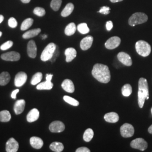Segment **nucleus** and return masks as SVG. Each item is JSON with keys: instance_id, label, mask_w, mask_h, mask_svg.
Returning a JSON list of instances; mask_svg holds the SVG:
<instances>
[{"instance_id": "obj_1", "label": "nucleus", "mask_w": 152, "mask_h": 152, "mask_svg": "<svg viewBox=\"0 0 152 152\" xmlns=\"http://www.w3.org/2000/svg\"><path fill=\"white\" fill-rule=\"evenodd\" d=\"M92 75L97 81L107 83L110 81V73L107 65L95 64L92 69Z\"/></svg>"}, {"instance_id": "obj_2", "label": "nucleus", "mask_w": 152, "mask_h": 152, "mask_svg": "<svg viewBox=\"0 0 152 152\" xmlns=\"http://www.w3.org/2000/svg\"><path fill=\"white\" fill-rule=\"evenodd\" d=\"M138 104L139 107L142 108L144 105L145 100L149 95V87L147 80L143 77H141L139 80L138 84Z\"/></svg>"}, {"instance_id": "obj_3", "label": "nucleus", "mask_w": 152, "mask_h": 152, "mask_svg": "<svg viewBox=\"0 0 152 152\" xmlns=\"http://www.w3.org/2000/svg\"><path fill=\"white\" fill-rule=\"evenodd\" d=\"M135 49L137 54L143 57H147L151 53V45L146 41L142 40L136 42Z\"/></svg>"}, {"instance_id": "obj_4", "label": "nucleus", "mask_w": 152, "mask_h": 152, "mask_svg": "<svg viewBox=\"0 0 152 152\" xmlns=\"http://www.w3.org/2000/svg\"><path fill=\"white\" fill-rule=\"evenodd\" d=\"M148 16L142 12H135L133 14L129 19V25L134 27L136 25L143 24L147 22Z\"/></svg>"}, {"instance_id": "obj_5", "label": "nucleus", "mask_w": 152, "mask_h": 152, "mask_svg": "<svg viewBox=\"0 0 152 152\" xmlns=\"http://www.w3.org/2000/svg\"><path fill=\"white\" fill-rule=\"evenodd\" d=\"M56 49V45L54 43H50L45 48L41 55V59L43 61H46L53 58Z\"/></svg>"}, {"instance_id": "obj_6", "label": "nucleus", "mask_w": 152, "mask_h": 152, "mask_svg": "<svg viewBox=\"0 0 152 152\" xmlns=\"http://www.w3.org/2000/svg\"><path fill=\"white\" fill-rule=\"evenodd\" d=\"M134 128L133 126L126 123L120 128V132L121 136L124 137H130L134 134Z\"/></svg>"}, {"instance_id": "obj_7", "label": "nucleus", "mask_w": 152, "mask_h": 152, "mask_svg": "<svg viewBox=\"0 0 152 152\" xmlns=\"http://www.w3.org/2000/svg\"><path fill=\"white\" fill-rule=\"evenodd\" d=\"M130 145L132 148L144 151L148 148V143L142 138H137L131 142Z\"/></svg>"}, {"instance_id": "obj_8", "label": "nucleus", "mask_w": 152, "mask_h": 152, "mask_svg": "<svg viewBox=\"0 0 152 152\" xmlns=\"http://www.w3.org/2000/svg\"><path fill=\"white\" fill-rule=\"evenodd\" d=\"M53 77V75L51 74H47L46 77V81L41 82L39 83L37 86V89L39 90H50L52 89L53 87V83L51 82V80Z\"/></svg>"}, {"instance_id": "obj_9", "label": "nucleus", "mask_w": 152, "mask_h": 152, "mask_svg": "<svg viewBox=\"0 0 152 152\" xmlns=\"http://www.w3.org/2000/svg\"><path fill=\"white\" fill-rule=\"evenodd\" d=\"M49 130L51 132L59 133L65 130V125L59 121H55L50 124Z\"/></svg>"}, {"instance_id": "obj_10", "label": "nucleus", "mask_w": 152, "mask_h": 152, "mask_svg": "<svg viewBox=\"0 0 152 152\" xmlns=\"http://www.w3.org/2000/svg\"><path fill=\"white\" fill-rule=\"evenodd\" d=\"M121 38L117 36L112 37L106 41L105 46L109 50H113L115 49L120 46L121 44Z\"/></svg>"}, {"instance_id": "obj_11", "label": "nucleus", "mask_w": 152, "mask_h": 152, "mask_svg": "<svg viewBox=\"0 0 152 152\" xmlns=\"http://www.w3.org/2000/svg\"><path fill=\"white\" fill-rule=\"evenodd\" d=\"M1 58L5 61H16L20 59V55L19 53L15 51H11L1 55Z\"/></svg>"}, {"instance_id": "obj_12", "label": "nucleus", "mask_w": 152, "mask_h": 152, "mask_svg": "<svg viewBox=\"0 0 152 152\" xmlns=\"http://www.w3.org/2000/svg\"><path fill=\"white\" fill-rule=\"evenodd\" d=\"M27 80V75L24 72L18 73L15 77L14 84L16 87H21Z\"/></svg>"}, {"instance_id": "obj_13", "label": "nucleus", "mask_w": 152, "mask_h": 152, "mask_svg": "<svg viewBox=\"0 0 152 152\" xmlns=\"http://www.w3.org/2000/svg\"><path fill=\"white\" fill-rule=\"evenodd\" d=\"M19 149V143L16 140L11 137L6 142V151L7 152H18Z\"/></svg>"}, {"instance_id": "obj_14", "label": "nucleus", "mask_w": 152, "mask_h": 152, "mask_svg": "<svg viewBox=\"0 0 152 152\" xmlns=\"http://www.w3.org/2000/svg\"><path fill=\"white\" fill-rule=\"evenodd\" d=\"M117 58L121 63L126 66H131L132 64V61L130 56L124 52H120L117 55Z\"/></svg>"}, {"instance_id": "obj_15", "label": "nucleus", "mask_w": 152, "mask_h": 152, "mask_svg": "<svg viewBox=\"0 0 152 152\" xmlns=\"http://www.w3.org/2000/svg\"><path fill=\"white\" fill-rule=\"evenodd\" d=\"M37 46L33 40L29 41L27 45V54L31 58H35L37 56Z\"/></svg>"}, {"instance_id": "obj_16", "label": "nucleus", "mask_w": 152, "mask_h": 152, "mask_svg": "<svg viewBox=\"0 0 152 152\" xmlns=\"http://www.w3.org/2000/svg\"><path fill=\"white\" fill-rule=\"evenodd\" d=\"M94 38L91 36H88L83 38L80 43V47L82 50H87L92 46Z\"/></svg>"}, {"instance_id": "obj_17", "label": "nucleus", "mask_w": 152, "mask_h": 152, "mask_svg": "<svg viewBox=\"0 0 152 152\" xmlns=\"http://www.w3.org/2000/svg\"><path fill=\"white\" fill-rule=\"evenodd\" d=\"M26 107V101L23 99L17 100L14 106V110L15 114H20L24 111Z\"/></svg>"}, {"instance_id": "obj_18", "label": "nucleus", "mask_w": 152, "mask_h": 152, "mask_svg": "<svg viewBox=\"0 0 152 152\" xmlns=\"http://www.w3.org/2000/svg\"><path fill=\"white\" fill-rule=\"evenodd\" d=\"M61 87L65 91L69 93H73L75 91V86L73 82L71 80L66 79L61 83Z\"/></svg>"}, {"instance_id": "obj_19", "label": "nucleus", "mask_w": 152, "mask_h": 152, "mask_svg": "<svg viewBox=\"0 0 152 152\" xmlns=\"http://www.w3.org/2000/svg\"><path fill=\"white\" fill-rule=\"evenodd\" d=\"M30 144L31 146L36 149H39L44 145V141L37 136H33L30 139Z\"/></svg>"}, {"instance_id": "obj_20", "label": "nucleus", "mask_w": 152, "mask_h": 152, "mask_svg": "<svg viewBox=\"0 0 152 152\" xmlns=\"http://www.w3.org/2000/svg\"><path fill=\"white\" fill-rule=\"evenodd\" d=\"M39 116V112L38 109L36 108H33L31 109L29 112L28 113L27 116V120L29 123L35 122L38 120Z\"/></svg>"}, {"instance_id": "obj_21", "label": "nucleus", "mask_w": 152, "mask_h": 152, "mask_svg": "<svg viewBox=\"0 0 152 152\" xmlns=\"http://www.w3.org/2000/svg\"><path fill=\"white\" fill-rule=\"evenodd\" d=\"M104 118L107 122L116 123L119 121V115L115 112H110L105 114Z\"/></svg>"}, {"instance_id": "obj_22", "label": "nucleus", "mask_w": 152, "mask_h": 152, "mask_svg": "<svg viewBox=\"0 0 152 152\" xmlns=\"http://www.w3.org/2000/svg\"><path fill=\"white\" fill-rule=\"evenodd\" d=\"M65 55L66 56V61L67 63H69L72 61L76 58L77 56V51L74 48H69L65 50Z\"/></svg>"}, {"instance_id": "obj_23", "label": "nucleus", "mask_w": 152, "mask_h": 152, "mask_svg": "<svg viewBox=\"0 0 152 152\" xmlns=\"http://www.w3.org/2000/svg\"><path fill=\"white\" fill-rule=\"evenodd\" d=\"M10 81V75L7 72H3L0 74V85L5 86Z\"/></svg>"}, {"instance_id": "obj_24", "label": "nucleus", "mask_w": 152, "mask_h": 152, "mask_svg": "<svg viewBox=\"0 0 152 152\" xmlns=\"http://www.w3.org/2000/svg\"><path fill=\"white\" fill-rule=\"evenodd\" d=\"M41 29L40 28H36L30 30L24 33L23 34V38L24 39H28V38H32L36 36H37L39 33L41 32Z\"/></svg>"}, {"instance_id": "obj_25", "label": "nucleus", "mask_w": 152, "mask_h": 152, "mask_svg": "<svg viewBox=\"0 0 152 152\" xmlns=\"http://www.w3.org/2000/svg\"><path fill=\"white\" fill-rule=\"evenodd\" d=\"M64 145L63 144L58 141H55L52 142L50 145V149L53 152H61L64 150Z\"/></svg>"}, {"instance_id": "obj_26", "label": "nucleus", "mask_w": 152, "mask_h": 152, "mask_svg": "<svg viewBox=\"0 0 152 152\" xmlns=\"http://www.w3.org/2000/svg\"><path fill=\"white\" fill-rule=\"evenodd\" d=\"M74 5L72 3H68L65 6L64 9L61 11V15L63 17H67L70 15L74 10Z\"/></svg>"}, {"instance_id": "obj_27", "label": "nucleus", "mask_w": 152, "mask_h": 152, "mask_svg": "<svg viewBox=\"0 0 152 152\" xmlns=\"http://www.w3.org/2000/svg\"><path fill=\"white\" fill-rule=\"evenodd\" d=\"M76 24L74 23H71L65 27L64 32L66 36H71L76 32Z\"/></svg>"}, {"instance_id": "obj_28", "label": "nucleus", "mask_w": 152, "mask_h": 152, "mask_svg": "<svg viewBox=\"0 0 152 152\" xmlns=\"http://www.w3.org/2000/svg\"><path fill=\"white\" fill-rule=\"evenodd\" d=\"M11 118V114L8 110H5L0 112V122H7L10 121Z\"/></svg>"}, {"instance_id": "obj_29", "label": "nucleus", "mask_w": 152, "mask_h": 152, "mask_svg": "<svg viewBox=\"0 0 152 152\" xmlns=\"http://www.w3.org/2000/svg\"><path fill=\"white\" fill-rule=\"evenodd\" d=\"M42 79V73L41 72H37L33 76L31 83L32 85H36L39 83Z\"/></svg>"}, {"instance_id": "obj_30", "label": "nucleus", "mask_w": 152, "mask_h": 152, "mask_svg": "<svg viewBox=\"0 0 152 152\" xmlns=\"http://www.w3.org/2000/svg\"><path fill=\"white\" fill-rule=\"evenodd\" d=\"M94 137V131L91 129H88L83 134V140L86 142L91 141Z\"/></svg>"}, {"instance_id": "obj_31", "label": "nucleus", "mask_w": 152, "mask_h": 152, "mask_svg": "<svg viewBox=\"0 0 152 152\" xmlns=\"http://www.w3.org/2000/svg\"><path fill=\"white\" fill-rule=\"evenodd\" d=\"M33 23V19L32 18H28L27 19L24 20L21 25L20 29L22 31H26L29 28L31 27L32 26Z\"/></svg>"}, {"instance_id": "obj_32", "label": "nucleus", "mask_w": 152, "mask_h": 152, "mask_svg": "<svg viewBox=\"0 0 152 152\" xmlns=\"http://www.w3.org/2000/svg\"><path fill=\"white\" fill-rule=\"evenodd\" d=\"M132 89L130 84H126L122 88V94L124 96L126 97L129 96L132 94Z\"/></svg>"}, {"instance_id": "obj_33", "label": "nucleus", "mask_w": 152, "mask_h": 152, "mask_svg": "<svg viewBox=\"0 0 152 152\" xmlns=\"http://www.w3.org/2000/svg\"><path fill=\"white\" fill-rule=\"evenodd\" d=\"M77 30L81 34H87L90 32V29L88 27L86 23H81L77 26Z\"/></svg>"}, {"instance_id": "obj_34", "label": "nucleus", "mask_w": 152, "mask_h": 152, "mask_svg": "<svg viewBox=\"0 0 152 152\" xmlns=\"http://www.w3.org/2000/svg\"><path fill=\"white\" fill-rule=\"evenodd\" d=\"M63 99L65 101L66 103H67L73 106H78L79 105V102L76 100L74 98H72L70 97L69 96H67V95H65L63 97Z\"/></svg>"}, {"instance_id": "obj_35", "label": "nucleus", "mask_w": 152, "mask_h": 152, "mask_svg": "<svg viewBox=\"0 0 152 152\" xmlns=\"http://www.w3.org/2000/svg\"><path fill=\"white\" fill-rule=\"evenodd\" d=\"M62 3V0H52L50 4V6L52 9L56 11L59 10Z\"/></svg>"}, {"instance_id": "obj_36", "label": "nucleus", "mask_w": 152, "mask_h": 152, "mask_svg": "<svg viewBox=\"0 0 152 152\" xmlns=\"http://www.w3.org/2000/svg\"><path fill=\"white\" fill-rule=\"evenodd\" d=\"M33 13L38 16H43L45 15L46 11L45 10L44 8L37 7L34 8L33 10Z\"/></svg>"}, {"instance_id": "obj_37", "label": "nucleus", "mask_w": 152, "mask_h": 152, "mask_svg": "<svg viewBox=\"0 0 152 152\" xmlns=\"http://www.w3.org/2000/svg\"><path fill=\"white\" fill-rule=\"evenodd\" d=\"M12 45H13V42L11 41H8L6 42L5 43L2 44L0 46V49L1 50L5 51L7 49H10L12 46Z\"/></svg>"}, {"instance_id": "obj_38", "label": "nucleus", "mask_w": 152, "mask_h": 152, "mask_svg": "<svg viewBox=\"0 0 152 152\" xmlns=\"http://www.w3.org/2000/svg\"><path fill=\"white\" fill-rule=\"evenodd\" d=\"M9 26L12 28H15L18 26V22L14 18H10L8 20Z\"/></svg>"}, {"instance_id": "obj_39", "label": "nucleus", "mask_w": 152, "mask_h": 152, "mask_svg": "<svg viewBox=\"0 0 152 152\" xmlns=\"http://www.w3.org/2000/svg\"><path fill=\"white\" fill-rule=\"evenodd\" d=\"M110 10V9L109 7H108V6H103L102 7L100 8L99 11H98V12H99V13L104 14V15H107V14H109Z\"/></svg>"}, {"instance_id": "obj_40", "label": "nucleus", "mask_w": 152, "mask_h": 152, "mask_svg": "<svg viewBox=\"0 0 152 152\" xmlns=\"http://www.w3.org/2000/svg\"><path fill=\"white\" fill-rule=\"evenodd\" d=\"M76 152H90V150L87 147H81L78 148L76 151Z\"/></svg>"}, {"instance_id": "obj_41", "label": "nucleus", "mask_w": 152, "mask_h": 152, "mask_svg": "<svg viewBox=\"0 0 152 152\" xmlns=\"http://www.w3.org/2000/svg\"><path fill=\"white\" fill-rule=\"evenodd\" d=\"M113 24L112 21H108L106 23V28L107 29V31H110L112 30V29L113 28Z\"/></svg>"}, {"instance_id": "obj_42", "label": "nucleus", "mask_w": 152, "mask_h": 152, "mask_svg": "<svg viewBox=\"0 0 152 152\" xmlns=\"http://www.w3.org/2000/svg\"><path fill=\"white\" fill-rule=\"evenodd\" d=\"M19 89H16L15 90H14L12 93H11V98L14 99H15L16 98V94L19 92Z\"/></svg>"}, {"instance_id": "obj_43", "label": "nucleus", "mask_w": 152, "mask_h": 152, "mask_svg": "<svg viewBox=\"0 0 152 152\" xmlns=\"http://www.w3.org/2000/svg\"><path fill=\"white\" fill-rule=\"evenodd\" d=\"M148 132H149L151 134H152V125L148 128Z\"/></svg>"}, {"instance_id": "obj_44", "label": "nucleus", "mask_w": 152, "mask_h": 152, "mask_svg": "<svg viewBox=\"0 0 152 152\" xmlns=\"http://www.w3.org/2000/svg\"><path fill=\"white\" fill-rule=\"evenodd\" d=\"M21 1L24 4H28L31 1V0H21Z\"/></svg>"}, {"instance_id": "obj_45", "label": "nucleus", "mask_w": 152, "mask_h": 152, "mask_svg": "<svg viewBox=\"0 0 152 152\" xmlns=\"http://www.w3.org/2000/svg\"><path fill=\"white\" fill-rule=\"evenodd\" d=\"M4 19V16L2 15H0V24H1L2 22H3Z\"/></svg>"}, {"instance_id": "obj_46", "label": "nucleus", "mask_w": 152, "mask_h": 152, "mask_svg": "<svg viewBox=\"0 0 152 152\" xmlns=\"http://www.w3.org/2000/svg\"><path fill=\"white\" fill-rule=\"evenodd\" d=\"M110 2H113V3H115V2H121L123 0H110Z\"/></svg>"}, {"instance_id": "obj_47", "label": "nucleus", "mask_w": 152, "mask_h": 152, "mask_svg": "<svg viewBox=\"0 0 152 152\" xmlns=\"http://www.w3.org/2000/svg\"><path fill=\"white\" fill-rule=\"evenodd\" d=\"M47 35H46V34H44V35H42V39H46V38H47Z\"/></svg>"}, {"instance_id": "obj_48", "label": "nucleus", "mask_w": 152, "mask_h": 152, "mask_svg": "<svg viewBox=\"0 0 152 152\" xmlns=\"http://www.w3.org/2000/svg\"><path fill=\"white\" fill-rule=\"evenodd\" d=\"M2 32H1V31H0V37H1V36H2Z\"/></svg>"}, {"instance_id": "obj_49", "label": "nucleus", "mask_w": 152, "mask_h": 152, "mask_svg": "<svg viewBox=\"0 0 152 152\" xmlns=\"http://www.w3.org/2000/svg\"></svg>"}]
</instances>
